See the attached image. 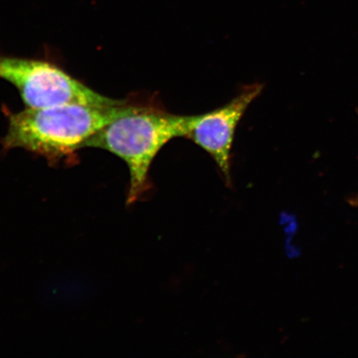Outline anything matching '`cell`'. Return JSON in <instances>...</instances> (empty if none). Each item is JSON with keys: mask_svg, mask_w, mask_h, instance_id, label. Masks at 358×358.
Returning <instances> with one entry per match:
<instances>
[{"mask_svg": "<svg viewBox=\"0 0 358 358\" xmlns=\"http://www.w3.org/2000/svg\"><path fill=\"white\" fill-rule=\"evenodd\" d=\"M189 115L171 113L158 93L133 94L124 113L100 129L83 148L110 152L127 164L129 177L127 204L152 189L150 169L157 155L176 138H186Z\"/></svg>", "mask_w": 358, "mask_h": 358, "instance_id": "cell-1", "label": "cell"}, {"mask_svg": "<svg viewBox=\"0 0 358 358\" xmlns=\"http://www.w3.org/2000/svg\"><path fill=\"white\" fill-rule=\"evenodd\" d=\"M129 98L110 106L69 104L8 114L4 150L22 149L56 163L124 113Z\"/></svg>", "mask_w": 358, "mask_h": 358, "instance_id": "cell-2", "label": "cell"}, {"mask_svg": "<svg viewBox=\"0 0 358 358\" xmlns=\"http://www.w3.org/2000/svg\"><path fill=\"white\" fill-rule=\"evenodd\" d=\"M0 78L13 85L28 108L80 104L115 105L50 62L0 55Z\"/></svg>", "mask_w": 358, "mask_h": 358, "instance_id": "cell-3", "label": "cell"}, {"mask_svg": "<svg viewBox=\"0 0 358 358\" xmlns=\"http://www.w3.org/2000/svg\"><path fill=\"white\" fill-rule=\"evenodd\" d=\"M263 89L262 84L248 85L226 105L203 114L189 115L185 138L212 157L228 185L231 182V150L236 127Z\"/></svg>", "mask_w": 358, "mask_h": 358, "instance_id": "cell-4", "label": "cell"}, {"mask_svg": "<svg viewBox=\"0 0 358 358\" xmlns=\"http://www.w3.org/2000/svg\"><path fill=\"white\" fill-rule=\"evenodd\" d=\"M350 203L352 206H355V207H357L358 208V195L357 196H355V198H352L350 200Z\"/></svg>", "mask_w": 358, "mask_h": 358, "instance_id": "cell-5", "label": "cell"}]
</instances>
